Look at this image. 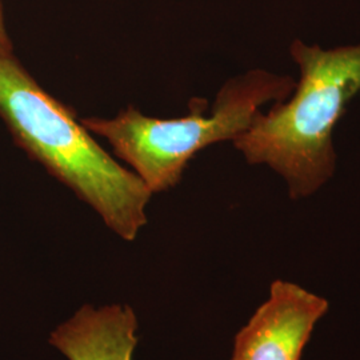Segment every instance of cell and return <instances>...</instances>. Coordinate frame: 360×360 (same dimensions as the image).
Wrapping results in <instances>:
<instances>
[{
	"instance_id": "obj_5",
	"label": "cell",
	"mask_w": 360,
	"mask_h": 360,
	"mask_svg": "<svg viewBox=\"0 0 360 360\" xmlns=\"http://www.w3.org/2000/svg\"><path fill=\"white\" fill-rule=\"evenodd\" d=\"M136 330L129 306H84L52 331L50 343L68 360H132Z\"/></svg>"
},
{
	"instance_id": "obj_1",
	"label": "cell",
	"mask_w": 360,
	"mask_h": 360,
	"mask_svg": "<svg viewBox=\"0 0 360 360\" xmlns=\"http://www.w3.org/2000/svg\"><path fill=\"white\" fill-rule=\"evenodd\" d=\"M0 116L15 142L92 207L110 230L132 242L147 223L153 193L96 142L65 104L43 90L0 47Z\"/></svg>"
},
{
	"instance_id": "obj_2",
	"label": "cell",
	"mask_w": 360,
	"mask_h": 360,
	"mask_svg": "<svg viewBox=\"0 0 360 360\" xmlns=\"http://www.w3.org/2000/svg\"><path fill=\"white\" fill-rule=\"evenodd\" d=\"M290 52L300 68L295 90L267 114L260 111L233 146L250 165L276 171L297 200L334 175L335 126L360 94V44L323 50L296 39Z\"/></svg>"
},
{
	"instance_id": "obj_3",
	"label": "cell",
	"mask_w": 360,
	"mask_h": 360,
	"mask_svg": "<svg viewBox=\"0 0 360 360\" xmlns=\"http://www.w3.org/2000/svg\"><path fill=\"white\" fill-rule=\"evenodd\" d=\"M295 87L292 77L251 70L220 89L210 115L205 114L207 101L193 99L190 112L175 119L143 115L129 105L114 119L86 117L82 123L110 143L151 193H163L179 183L199 151L215 143L233 142L250 129L262 105L285 101Z\"/></svg>"
},
{
	"instance_id": "obj_4",
	"label": "cell",
	"mask_w": 360,
	"mask_h": 360,
	"mask_svg": "<svg viewBox=\"0 0 360 360\" xmlns=\"http://www.w3.org/2000/svg\"><path fill=\"white\" fill-rule=\"evenodd\" d=\"M328 302L295 283L276 281L269 299L235 338L231 360H300Z\"/></svg>"
},
{
	"instance_id": "obj_6",
	"label": "cell",
	"mask_w": 360,
	"mask_h": 360,
	"mask_svg": "<svg viewBox=\"0 0 360 360\" xmlns=\"http://www.w3.org/2000/svg\"><path fill=\"white\" fill-rule=\"evenodd\" d=\"M0 47L1 49H7V50H13L11 41H10V38H8V34H7V28H6L1 1H0Z\"/></svg>"
}]
</instances>
